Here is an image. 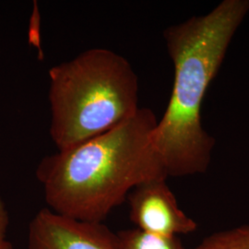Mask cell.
Instances as JSON below:
<instances>
[{
	"instance_id": "cell-2",
	"label": "cell",
	"mask_w": 249,
	"mask_h": 249,
	"mask_svg": "<svg viewBox=\"0 0 249 249\" xmlns=\"http://www.w3.org/2000/svg\"><path fill=\"white\" fill-rule=\"evenodd\" d=\"M249 10V0H225L163 34L175 77L152 140L168 178L202 174L209 167L215 141L201 124L202 103Z\"/></svg>"
},
{
	"instance_id": "cell-3",
	"label": "cell",
	"mask_w": 249,
	"mask_h": 249,
	"mask_svg": "<svg viewBox=\"0 0 249 249\" xmlns=\"http://www.w3.org/2000/svg\"><path fill=\"white\" fill-rule=\"evenodd\" d=\"M50 136L66 151L113 129L139 107V80L124 56L90 48L49 72Z\"/></svg>"
},
{
	"instance_id": "cell-7",
	"label": "cell",
	"mask_w": 249,
	"mask_h": 249,
	"mask_svg": "<svg viewBox=\"0 0 249 249\" xmlns=\"http://www.w3.org/2000/svg\"><path fill=\"white\" fill-rule=\"evenodd\" d=\"M193 249H249V225L213 233Z\"/></svg>"
},
{
	"instance_id": "cell-6",
	"label": "cell",
	"mask_w": 249,
	"mask_h": 249,
	"mask_svg": "<svg viewBox=\"0 0 249 249\" xmlns=\"http://www.w3.org/2000/svg\"><path fill=\"white\" fill-rule=\"evenodd\" d=\"M121 249H187L179 237H168L142 231L126 229L116 233Z\"/></svg>"
},
{
	"instance_id": "cell-4",
	"label": "cell",
	"mask_w": 249,
	"mask_h": 249,
	"mask_svg": "<svg viewBox=\"0 0 249 249\" xmlns=\"http://www.w3.org/2000/svg\"><path fill=\"white\" fill-rule=\"evenodd\" d=\"M29 249H121L116 233L103 223L76 220L50 209L33 218L28 231Z\"/></svg>"
},
{
	"instance_id": "cell-8",
	"label": "cell",
	"mask_w": 249,
	"mask_h": 249,
	"mask_svg": "<svg viewBox=\"0 0 249 249\" xmlns=\"http://www.w3.org/2000/svg\"><path fill=\"white\" fill-rule=\"evenodd\" d=\"M9 223L8 210L0 197V249H13L7 235Z\"/></svg>"
},
{
	"instance_id": "cell-1",
	"label": "cell",
	"mask_w": 249,
	"mask_h": 249,
	"mask_svg": "<svg viewBox=\"0 0 249 249\" xmlns=\"http://www.w3.org/2000/svg\"><path fill=\"white\" fill-rule=\"evenodd\" d=\"M157 117L149 108L113 129L43 158L36 178L48 209L76 220L103 223L135 187L167 174L153 146Z\"/></svg>"
},
{
	"instance_id": "cell-5",
	"label": "cell",
	"mask_w": 249,
	"mask_h": 249,
	"mask_svg": "<svg viewBox=\"0 0 249 249\" xmlns=\"http://www.w3.org/2000/svg\"><path fill=\"white\" fill-rule=\"evenodd\" d=\"M126 201L130 221L142 231L178 237L197 228L196 222L179 208L166 179L151 180L135 187Z\"/></svg>"
}]
</instances>
